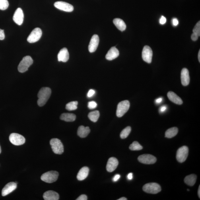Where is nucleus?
<instances>
[{
  "label": "nucleus",
  "instance_id": "obj_1",
  "mask_svg": "<svg viewBox=\"0 0 200 200\" xmlns=\"http://www.w3.org/2000/svg\"><path fill=\"white\" fill-rule=\"evenodd\" d=\"M51 94V90L48 87H44L41 89L38 92V100L37 103L40 106H43L46 104L50 98Z\"/></svg>",
  "mask_w": 200,
  "mask_h": 200
},
{
  "label": "nucleus",
  "instance_id": "obj_2",
  "mask_svg": "<svg viewBox=\"0 0 200 200\" xmlns=\"http://www.w3.org/2000/svg\"><path fill=\"white\" fill-rule=\"evenodd\" d=\"M33 63V59L30 56H26L24 57L18 65L19 72L20 73H24L27 71L29 68L32 64Z\"/></svg>",
  "mask_w": 200,
  "mask_h": 200
},
{
  "label": "nucleus",
  "instance_id": "obj_3",
  "mask_svg": "<svg viewBox=\"0 0 200 200\" xmlns=\"http://www.w3.org/2000/svg\"><path fill=\"white\" fill-rule=\"evenodd\" d=\"M58 176L59 173L57 171H49L42 175L41 179L45 182L52 183L57 181Z\"/></svg>",
  "mask_w": 200,
  "mask_h": 200
},
{
  "label": "nucleus",
  "instance_id": "obj_4",
  "mask_svg": "<svg viewBox=\"0 0 200 200\" xmlns=\"http://www.w3.org/2000/svg\"><path fill=\"white\" fill-rule=\"evenodd\" d=\"M50 143L54 153L59 154H63L64 147L60 140L57 138L52 139L50 141Z\"/></svg>",
  "mask_w": 200,
  "mask_h": 200
},
{
  "label": "nucleus",
  "instance_id": "obj_5",
  "mask_svg": "<svg viewBox=\"0 0 200 200\" xmlns=\"http://www.w3.org/2000/svg\"><path fill=\"white\" fill-rule=\"evenodd\" d=\"M130 105V102L127 100H123L119 103L116 110L117 116L119 117L123 116L128 111Z\"/></svg>",
  "mask_w": 200,
  "mask_h": 200
},
{
  "label": "nucleus",
  "instance_id": "obj_6",
  "mask_svg": "<svg viewBox=\"0 0 200 200\" xmlns=\"http://www.w3.org/2000/svg\"><path fill=\"white\" fill-rule=\"evenodd\" d=\"M143 190L146 193L150 194H157L160 192L161 188L159 185L156 183H147L144 185Z\"/></svg>",
  "mask_w": 200,
  "mask_h": 200
},
{
  "label": "nucleus",
  "instance_id": "obj_7",
  "mask_svg": "<svg viewBox=\"0 0 200 200\" xmlns=\"http://www.w3.org/2000/svg\"><path fill=\"white\" fill-rule=\"evenodd\" d=\"M189 153L188 148L186 146H182L177 150L176 159L179 162L183 163L187 159Z\"/></svg>",
  "mask_w": 200,
  "mask_h": 200
},
{
  "label": "nucleus",
  "instance_id": "obj_8",
  "mask_svg": "<svg viewBox=\"0 0 200 200\" xmlns=\"http://www.w3.org/2000/svg\"><path fill=\"white\" fill-rule=\"evenodd\" d=\"M9 139L12 144L16 146L23 145L25 142V138L23 136L16 133L11 134L9 136Z\"/></svg>",
  "mask_w": 200,
  "mask_h": 200
},
{
  "label": "nucleus",
  "instance_id": "obj_9",
  "mask_svg": "<svg viewBox=\"0 0 200 200\" xmlns=\"http://www.w3.org/2000/svg\"><path fill=\"white\" fill-rule=\"evenodd\" d=\"M42 35V31L40 28H37L32 31L27 38L28 42L33 43L38 42Z\"/></svg>",
  "mask_w": 200,
  "mask_h": 200
},
{
  "label": "nucleus",
  "instance_id": "obj_10",
  "mask_svg": "<svg viewBox=\"0 0 200 200\" xmlns=\"http://www.w3.org/2000/svg\"><path fill=\"white\" fill-rule=\"evenodd\" d=\"M138 160L143 164H152L155 163L157 159L155 157L151 154H143L138 157Z\"/></svg>",
  "mask_w": 200,
  "mask_h": 200
},
{
  "label": "nucleus",
  "instance_id": "obj_11",
  "mask_svg": "<svg viewBox=\"0 0 200 200\" xmlns=\"http://www.w3.org/2000/svg\"><path fill=\"white\" fill-rule=\"evenodd\" d=\"M153 51L149 46L144 47L142 52V57L143 61L148 63H151Z\"/></svg>",
  "mask_w": 200,
  "mask_h": 200
},
{
  "label": "nucleus",
  "instance_id": "obj_12",
  "mask_svg": "<svg viewBox=\"0 0 200 200\" xmlns=\"http://www.w3.org/2000/svg\"><path fill=\"white\" fill-rule=\"evenodd\" d=\"M55 7L59 10L67 12H72L73 11V6L69 3L62 1H57L54 3Z\"/></svg>",
  "mask_w": 200,
  "mask_h": 200
},
{
  "label": "nucleus",
  "instance_id": "obj_13",
  "mask_svg": "<svg viewBox=\"0 0 200 200\" xmlns=\"http://www.w3.org/2000/svg\"><path fill=\"white\" fill-rule=\"evenodd\" d=\"M24 14L23 11L20 8H18L16 10L13 16V20L16 24L19 25H21L23 22Z\"/></svg>",
  "mask_w": 200,
  "mask_h": 200
},
{
  "label": "nucleus",
  "instance_id": "obj_14",
  "mask_svg": "<svg viewBox=\"0 0 200 200\" xmlns=\"http://www.w3.org/2000/svg\"><path fill=\"white\" fill-rule=\"evenodd\" d=\"M99 42H100V38L99 36L97 35H94L90 40L89 45L88 49L90 52H94L96 51L98 48Z\"/></svg>",
  "mask_w": 200,
  "mask_h": 200
},
{
  "label": "nucleus",
  "instance_id": "obj_15",
  "mask_svg": "<svg viewBox=\"0 0 200 200\" xmlns=\"http://www.w3.org/2000/svg\"><path fill=\"white\" fill-rule=\"evenodd\" d=\"M17 188V183L14 182H11L6 185L2 191L3 196H6L12 192Z\"/></svg>",
  "mask_w": 200,
  "mask_h": 200
},
{
  "label": "nucleus",
  "instance_id": "obj_16",
  "mask_svg": "<svg viewBox=\"0 0 200 200\" xmlns=\"http://www.w3.org/2000/svg\"><path fill=\"white\" fill-rule=\"evenodd\" d=\"M119 164L118 160L114 157H111L109 159L106 165V170L108 172H112L114 171Z\"/></svg>",
  "mask_w": 200,
  "mask_h": 200
},
{
  "label": "nucleus",
  "instance_id": "obj_17",
  "mask_svg": "<svg viewBox=\"0 0 200 200\" xmlns=\"http://www.w3.org/2000/svg\"><path fill=\"white\" fill-rule=\"evenodd\" d=\"M189 75V72L186 68H183L181 71V82L183 86H187L189 84L190 80Z\"/></svg>",
  "mask_w": 200,
  "mask_h": 200
},
{
  "label": "nucleus",
  "instance_id": "obj_18",
  "mask_svg": "<svg viewBox=\"0 0 200 200\" xmlns=\"http://www.w3.org/2000/svg\"><path fill=\"white\" fill-rule=\"evenodd\" d=\"M69 57L68 51L67 49L65 47L61 49L57 55V58H58V61L62 62H67L69 59Z\"/></svg>",
  "mask_w": 200,
  "mask_h": 200
},
{
  "label": "nucleus",
  "instance_id": "obj_19",
  "mask_svg": "<svg viewBox=\"0 0 200 200\" xmlns=\"http://www.w3.org/2000/svg\"><path fill=\"white\" fill-rule=\"evenodd\" d=\"M119 55V51L116 47H111L106 55V58L108 61H112L117 58Z\"/></svg>",
  "mask_w": 200,
  "mask_h": 200
},
{
  "label": "nucleus",
  "instance_id": "obj_20",
  "mask_svg": "<svg viewBox=\"0 0 200 200\" xmlns=\"http://www.w3.org/2000/svg\"><path fill=\"white\" fill-rule=\"evenodd\" d=\"M43 197L45 200H58L59 196L58 194L55 192L49 191L44 193Z\"/></svg>",
  "mask_w": 200,
  "mask_h": 200
},
{
  "label": "nucleus",
  "instance_id": "obj_21",
  "mask_svg": "<svg viewBox=\"0 0 200 200\" xmlns=\"http://www.w3.org/2000/svg\"><path fill=\"white\" fill-rule=\"evenodd\" d=\"M168 98L171 101L175 103V104L178 105H182L183 104V101L179 96H178L174 92H169L167 94Z\"/></svg>",
  "mask_w": 200,
  "mask_h": 200
},
{
  "label": "nucleus",
  "instance_id": "obj_22",
  "mask_svg": "<svg viewBox=\"0 0 200 200\" xmlns=\"http://www.w3.org/2000/svg\"><path fill=\"white\" fill-rule=\"evenodd\" d=\"M89 173V169L87 167L84 166L80 169L78 172L77 178L78 180L82 181L85 179L88 176Z\"/></svg>",
  "mask_w": 200,
  "mask_h": 200
},
{
  "label": "nucleus",
  "instance_id": "obj_23",
  "mask_svg": "<svg viewBox=\"0 0 200 200\" xmlns=\"http://www.w3.org/2000/svg\"><path fill=\"white\" fill-rule=\"evenodd\" d=\"M90 131L89 127H85L83 126H81L78 128V135L80 138H85L90 133Z\"/></svg>",
  "mask_w": 200,
  "mask_h": 200
},
{
  "label": "nucleus",
  "instance_id": "obj_24",
  "mask_svg": "<svg viewBox=\"0 0 200 200\" xmlns=\"http://www.w3.org/2000/svg\"><path fill=\"white\" fill-rule=\"evenodd\" d=\"M113 24H114L118 29L121 31H124L127 28L126 24L122 19L119 18L115 19L113 20Z\"/></svg>",
  "mask_w": 200,
  "mask_h": 200
},
{
  "label": "nucleus",
  "instance_id": "obj_25",
  "mask_svg": "<svg viewBox=\"0 0 200 200\" xmlns=\"http://www.w3.org/2000/svg\"><path fill=\"white\" fill-rule=\"evenodd\" d=\"M76 116L75 114L71 113H63L61 115L60 119L62 120L71 122L75 120Z\"/></svg>",
  "mask_w": 200,
  "mask_h": 200
},
{
  "label": "nucleus",
  "instance_id": "obj_26",
  "mask_svg": "<svg viewBox=\"0 0 200 200\" xmlns=\"http://www.w3.org/2000/svg\"><path fill=\"white\" fill-rule=\"evenodd\" d=\"M197 179L196 175L191 174L185 177L184 182L187 185L190 186H193L196 182Z\"/></svg>",
  "mask_w": 200,
  "mask_h": 200
},
{
  "label": "nucleus",
  "instance_id": "obj_27",
  "mask_svg": "<svg viewBox=\"0 0 200 200\" xmlns=\"http://www.w3.org/2000/svg\"><path fill=\"white\" fill-rule=\"evenodd\" d=\"M178 129L176 127H173L166 131L165 137L168 138L174 137L178 133Z\"/></svg>",
  "mask_w": 200,
  "mask_h": 200
},
{
  "label": "nucleus",
  "instance_id": "obj_28",
  "mask_svg": "<svg viewBox=\"0 0 200 200\" xmlns=\"http://www.w3.org/2000/svg\"><path fill=\"white\" fill-rule=\"evenodd\" d=\"M100 113L98 111H95L89 113L88 117L90 121L96 122L98 121L100 117Z\"/></svg>",
  "mask_w": 200,
  "mask_h": 200
},
{
  "label": "nucleus",
  "instance_id": "obj_29",
  "mask_svg": "<svg viewBox=\"0 0 200 200\" xmlns=\"http://www.w3.org/2000/svg\"><path fill=\"white\" fill-rule=\"evenodd\" d=\"M78 102L77 101H73L68 103L66 105V109L69 111L75 110L77 109Z\"/></svg>",
  "mask_w": 200,
  "mask_h": 200
},
{
  "label": "nucleus",
  "instance_id": "obj_30",
  "mask_svg": "<svg viewBox=\"0 0 200 200\" xmlns=\"http://www.w3.org/2000/svg\"><path fill=\"white\" fill-rule=\"evenodd\" d=\"M131 131V128L130 127H127L124 129L121 132L120 134V137L122 139L126 138L130 133Z\"/></svg>",
  "mask_w": 200,
  "mask_h": 200
},
{
  "label": "nucleus",
  "instance_id": "obj_31",
  "mask_svg": "<svg viewBox=\"0 0 200 200\" xmlns=\"http://www.w3.org/2000/svg\"><path fill=\"white\" fill-rule=\"evenodd\" d=\"M129 149L133 151L140 150L143 149V147L137 141H134L129 146Z\"/></svg>",
  "mask_w": 200,
  "mask_h": 200
},
{
  "label": "nucleus",
  "instance_id": "obj_32",
  "mask_svg": "<svg viewBox=\"0 0 200 200\" xmlns=\"http://www.w3.org/2000/svg\"><path fill=\"white\" fill-rule=\"evenodd\" d=\"M9 3L8 0H0V10H5L9 7Z\"/></svg>",
  "mask_w": 200,
  "mask_h": 200
},
{
  "label": "nucleus",
  "instance_id": "obj_33",
  "mask_svg": "<svg viewBox=\"0 0 200 200\" xmlns=\"http://www.w3.org/2000/svg\"><path fill=\"white\" fill-rule=\"evenodd\" d=\"M193 33L200 36V22H198L193 30Z\"/></svg>",
  "mask_w": 200,
  "mask_h": 200
},
{
  "label": "nucleus",
  "instance_id": "obj_34",
  "mask_svg": "<svg viewBox=\"0 0 200 200\" xmlns=\"http://www.w3.org/2000/svg\"><path fill=\"white\" fill-rule=\"evenodd\" d=\"M97 104L95 102L92 101L88 102V108L90 109H94L96 108Z\"/></svg>",
  "mask_w": 200,
  "mask_h": 200
},
{
  "label": "nucleus",
  "instance_id": "obj_35",
  "mask_svg": "<svg viewBox=\"0 0 200 200\" xmlns=\"http://www.w3.org/2000/svg\"><path fill=\"white\" fill-rule=\"evenodd\" d=\"M5 38V35L4 30L0 29V40H3Z\"/></svg>",
  "mask_w": 200,
  "mask_h": 200
},
{
  "label": "nucleus",
  "instance_id": "obj_36",
  "mask_svg": "<svg viewBox=\"0 0 200 200\" xmlns=\"http://www.w3.org/2000/svg\"><path fill=\"white\" fill-rule=\"evenodd\" d=\"M95 94V91L93 89H90L89 91L87 96L88 97H91Z\"/></svg>",
  "mask_w": 200,
  "mask_h": 200
},
{
  "label": "nucleus",
  "instance_id": "obj_37",
  "mask_svg": "<svg viewBox=\"0 0 200 200\" xmlns=\"http://www.w3.org/2000/svg\"><path fill=\"white\" fill-rule=\"evenodd\" d=\"M166 19L164 16H162L160 19V24H164L166 23Z\"/></svg>",
  "mask_w": 200,
  "mask_h": 200
},
{
  "label": "nucleus",
  "instance_id": "obj_38",
  "mask_svg": "<svg viewBox=\"0 0 200 200\" xmlns=\"http://www.w3.org/2000/svg\"><path fill=\"white\" fill-rule=\"evenodd\" d=\"M88 197L85 195H82L80 196L78 198L76 199L77 200H87Z\"/></svg>",
  "mask_w": 200,
  "mask_h": 200
},
{
  "label": "nucleus",
  "instance_id": "obj_39",
  "mask_svg": "<svg viewBox=\"0 0 200 200\" xmlns=\"http://www.w3.org/2000/svg\"><path fill=\"white\" fill-rule=\"evenodd\" d=\"M198 36L196 34H194V33H193V34L191 35L192 40L194 41H197L198 38Z\"/></svg>",
  "mask_w": 200,
  "mask_h": 200
},
{
  "label": "nucleus",
  "instance_id": "obj_40",
  "mask_svg": "<svg viewBox=\"0 0 200 200\" xmlns=\"http://www.w3.org/2000/svg\"><path fill=\"white\" fill-rule=\"evenodd\" d=\"M121 176L120 175L116 174L113 177V182H116L117 181L120 179Z\"/></svg>",
  "mask_w": 200,
  "mask_h": 200
},
{
  "label": "nucleus",
  "instance_id": "obj_41",
  "mask_svg": "<svg viewBox=\"0 0 200 200\" xmlns=\"http://www.w3.org/2000/svg\"><path fill=\"white\" fill-rule=\"evenodd\" d=\"M172 23L173 25L174 26H176L178 25L179 24V21L178 19L176 18L173 19L172 20Z\"/></svg>",
  "mask_w": 200,
  "mask_h": 200
},
{
  "label": "nucleus",
  "instance_id": "obj_42",
  "mask_svg": "<svg viewBox=\"0 0 200 200\" xmlns=\"http://www.w3.org/2000/svg\"><path fill=\"white\" fill-rule=\"evenodd\" d=\"M166 109L167 107L165 106H163L162 107H161L160 108V113L164 112L166 110Z\"/></svg>",
  "mask_w": 200,
  "mask_h": 200
},
{
  "label": "nucleus",
  "instance_id": "obj_43",
  "mask_svg": "<svg viewBox=\"0 0 200 200\" xmlns=\"http://www.w3.org/2000/svg\"><path fill=\"white\" fill-rule=\"evenodd\" d=\"M133 174L132 173H129L127 176V178L129 180H131L133 179Z\"/></svg>",
  "mask_w": 200,
  "mask_h": 200
},
{
  "label": "nucleus",
  "instance_id": "obj_44",
  "mask_svg": "<svg viewBox=\"0 0 200 200\" xmlns=\"http://www.w3.org/2000/svg\"><path fill=\"white\" fill-rule=\"evenodd\" d=\"M162 98H159L156 100V102L157 104H159V103H160L162 102Z\"/></svg>",
  "mask_w": 200,
  "mask_h": 200
},
{
  "label": "nucleus",
  "instance_id": "obj_45",
  "mask_svg": "<svg viewBox=\"0 0 200 200\" xmlns=\"http://www.w3.org/2000/svg\"><path fill=\"white\" fill-rule=\"evenodd\" d=\"M198 197L200 198V186L199 185L198 190Z\"/></svg>",
  "mask_w": 200,
  "mask_h": 200
},
{
  "label": "nucleus",
  "instance_id": "obj_46",
  "mask_svg": "<svg viewBox=\"0 0 200 200\" xmlns=\"http://www.w3.org/2000/svg\"><path fill=\"white\" fill-rule=\"evenodd\" d=\"M118 200H127V198H126L125 197H122L121 198H120V199H117Z\"/></svg>",
  "mask_w": 200,
  "mask_h": 200
},
{
  "label": "nucleus",
  "instance_id": "obj_47",
  "mask_svg": "<svg viewBox=\"0 0 200 200\" xmlns=\"http://www.w3.org/2000/svg\"><path fill=\"white\" fill-rule=\"evenodd\" d=\"M198 58L199 62H200V50H199V51L198 55Z\"/></svg>",
  "mask_w": 200,
  "mask_h": 200
},
{
  "label": "nucleus",
  "instance_id": "obj_48",
  "mask_svg": "<svg viewBox=\"0 0 200 200\" xmlns=\"http://www.w3.org/2000/svg\"><path fill=\"white\" fill-rule=\"evenodd\" d=\"M1 146H0V154L1 153Z\"/></svg>",
  "mask_w": 200,
  "mask_h": 200
},
{
  "label": "nucleus",
  "instance_id": "obj_49",
  "mask_svg": "<svg viewBox=\"0 0 200 200\" xmlns=\"http://www.w3.org/2000/svg\"><path fill=\"white\" fill-rule=\"evenodd\" d=\"M187 191H189V189H187Z\"/></svg>",
  "mask_w": 200,
  "mask_h": 200
}]
</instances>
